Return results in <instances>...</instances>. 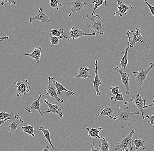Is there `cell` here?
I'll return each instance as SVG.
<instances>
[{"label": "cell", "instance_id": "2", "mask_svg": "<svg viewBox=\"0 0 154 151\" xmlns=\"http://www.w3.org/2000/svg\"><path fill=\"white\" fill-rule=\"evenodd\" d=\"M106 24L104 22V19L100 17L99 14L93 16L90 19L88 28L91 29L93 33H98L103 35L104 34Z\"/></svg>", "mask_w": 154, "mask_h": 151}, {"label": "cell", "instance_id": "15", "mask_svg": "<svg viewBox=\"0 0 154 151\" xmlns=\"http://www.w3.org/2000/svg\"><path fill=\"white\" fill-rule=\"evenodd\" d=\"M40 21L43 23L49 22L51 20L49 19V16H48L42 10V8H39L38 13L35 16L33 17H30L29 18L30 23H32L34 21Z\"/></svg>", "mask_w": 154, "mask_h": 151}, {"label": "cell", "instance_id": "39", "mask_svg": "<svg viewBox=\"0 0 154 151\" xmlns=\"http://www.w3.org/2000/svg\"><path fill=\"white\" fill-rule=\"evenodd\" d=\"M11 118H12L9 117L8 118H7L6 119H5V120L0 121V126H1L2 124H3L5 122H6L7 120H11Z\"/></svg>", "mask_w": 154, "mask_h": 151}, {"label": "cell", "instance_id": "29", "mask_svg": "<svg viewBox=\"0 0 154 151\" xmlns=\"http://www.w3.org/2000/svg\"><path fill=\"white\" fill-rule=\"evenodd\" d=\"M107 1L106 0H95L92 3L94 4V9L91 13V15H93L96 9H98L100 6L103 5L105 7L106 6Z\"/></svg>", "mask_w": 154, "mask_h": 151}, {"label": "cell", "instance_id": "7", "mask_svg": "<svg viewBox=\"0 0 154 151\" xmlns=\"http://www.w3.org/2000/svg\"><path fill=\"white\" fill-rule=\"evenodd\" d=\"M154 67V64L151 62L149 64V67L145 70L140 69L138 71H133L135 76V80L140 86H141L144 83V81L146 79L148 74L149 73L151 70Z\"/></svg>", "mask_w": 154, "mask_h": 151}, {"label": "cell", "instance_id": "30", "mask_svg": "<svg viewBox=\"0 0 154 151\" xmlns=\"http://www.w3.org/2000/svg\"><path fill=\"white\" fill-rule=\"evenodd\" d=\"M64 34V30L63 28H60L58 30L51 29L50 34L55 37H59L62 39L63 38V35Z\"/></svg>", "mask_w": 154, "mask_h": 151}, {"label": "cell", "instance_id": "12", "mask_svg": "<svg viewBox=\"0 0 154 151\" xmlns=\"http://www.w3.org/2000/svg\"><path fill=\"white\" fill-rule=\"evenodd\" d=\"M131 102L135 105L138 108L142 115V119H145V115L144 112V107L146 105L145 100L143 99L140 96L139 93L137 94L135 97H132Z\"/></svg>", "mask_w": 154, "mask_h": 151}, {"label": "cell", "instance_id": "28", "mask_svg": "<svg viewBox=\"0 0 154 151\" xmlns=\"http://www.w3.org/2000/svg\"><path fill=\"white\" fill-rule=\"evenodd\" d=\"M19 115L14 113L13 112L8 113L5 112H0V121L5 120L9 117L16 118L19 117Z\"/></svg>", "mask_w": 154, "mask_h": 151}, {"label": "cell", "instance_id": "25", "mask_svg": "<svg viewBox=\"0 0 154 151\" xmlns=\"http://www.w3.org/2000/svg\"><path fill=\"white\" fill-rule=\"evenodd\" d=\"M100 140L102 143L99 145V151H109L111 143L107 142L105 138L103 136H101Z\"/></svg>", "mask_w": 154, "mask_h": 151}, {"label": "cell", "instance_id": "19", "mask_svg": "<svg viewBox=\"0 0 154 151\" xmlns=\"http://www.w3.org/2000/svg\"><path fill=\"white\" fill-rule=\"evenodd\" d=\"M126 34H127V36H128V46H127V48H126L125 51L124 52L125 54H124V56L122 57V59H121V61H120V65L121 66V67L122 68L125 69L127 67V65L128 64V51L129 49L130 48V40L131 39V37L130 36V31H127Z\"/></svg>", "mask_w": 154, "mask_h": 151}, {"label": "cell", "instance_id": "23", "mask_svg": "<svg viewBox=\"0 0 154 151\" xmlns=\"http://www.w3.org/2000/svg\"><path fill=\"white\" fill-rule=\"evenodd\" d=\"M90 69L88 67L81 68L78 70V74L76 76H74L73 78H81L83 79H87V78L91 77V75L89 73Z\"/></svg>", "mask_w": 154, "mask_h": 151}, {"label": "cell", "instance_id": "31", "mask_svg": "<svg viewBox=\"0 0 154 151\" xmlns=\"http://www.w3.org/2000/svg\"><path fill=\"white\" fill-rule=\"evenodd\" d=\"M110 100H114L115 102H117V101H121L125 105H128L129 103L125 100L123 94L121 92L119 94H117L115 96L111 97Z\"/></svg>", "mask_w": 154, "mask_h": 151}, {"label": "cell", "instance_id": "1", "mask_svg": "<svg viewBox=\"0 0 154 151\" xmlns=\"http://www.w3.org/2000/svg\"><path fill=\"white\" fill-rule=\"evenodd\" d=\"M140 112H131V107H126L124 109L120 110L118 112L117 121L122 129L129 127L131 123L133 122V116L139 115Z\"/></svg>", "mask_w": 154, "mask_h": 151}, {"label": "cell", "instance_id": "5", "mask_svg": "<svg viewBox=\"0 0 154 151\" xmlns=\"http://www.w3.org/2000/svg\"><path fill=\"white\" fill-rule=\"evenodd\" d=\"M135 133L134 130H131L130 133L125 138L122 139L116 146H114L115 151L119 150L128 149L130 151H132L134 148L133 143L132 141L133 136Z\"/></svg>", "mask_w": 154, "mask_h": 151}, {"label": "cell", "instance_id": "42", "mask_svg": "<svg viewBox=\"0 0 154 151\" xmlns=\"http://www.w3.org/2000/svg\"><path fill=\"white\" fill-rule=\"evenodd\" d=\"M152 107H154V98L153 103H152V104H150V105H148V106H145L144 107V109H147V108Z\"/></svg>", "mask_w": 154, "mask_h": 151}, {"label": "cell", "instance_id": "36", "mask_svg": "<svg viewBox=\"0 0 154 151\" xmlns=\"http://www.w3.org/2000/svg\"><path fill=\"white\" fill-rule=\"evenodd\" d=\"M144 1L145 2V3H146L147 5L148 6V7H149V9H150V11H151L152 15L154 17V7L153 6L151 5V4H149V2H147V1H145H145Z\"/></svg>", "mask_w": 154, "mask_h": 151}, {"label": "cell", "instance_id": "21", "mask_svg": "<svg viewBox=\"0 0 154 151\" xmlns=\"http://www.w3.org/2000/svg\"><path fill=\"white\" fill-rule=\"evenodd\" d=\"M15 120L11 121L10 123L8 128H9L10 130V136H11L14 133L15 131L17 130L18 126L22 123H24V121L22 120V118L20 116L16 118Z\"/></svg>", "mask_w": 154, "mask_h": 151}, {"label": "cell", "instance_id": "8", "mask_svg": "<svg viewBox=\"0 0 154 151\" xmlns=\"http://www.w3.org/2000/svg\"><path fill=\"white\" fill-rule=\"evenodd\" d=\"M120 109V106L118 104L116 106H106L97 116H108L113 120H117V116L114 114V112L119 111Z\"/></svg>", "mask_w": 154, "mask_h": 151}, {"label": "cell", "instance_id": "26", "mask_svg": "<svg viewBox=\"0 0 154 151\" xmlns=\"http://www.w3.org/2000/svg\"><path fill=\"white\" fill-rule=\"evenodd\" d=\"M21 129L23 131L24 133L28 134L33 137H35L34 127L32 125H27L25 126H23L21 127Z\"/></svg>", "mask_w": 154, "mask_h": 151}, {"label": "cell", "instance_id": "20", "mask_svg": "<svg viewBox=\"0 0 154 151\" xmlns=\"http://www.w3.org/2000/svg\"><path fill=\"white\" fill-rule=\"evenodd\" d=\"M43 52V50L40 47H35L34 50L31 53L27 54V51L25 53V56H29L30 58L33 59L38 64L40 61V58L41 57V53Z\"/></svg>", "mask_w": 154, "mask_h": 151}, {"label": "cell", "instance_id": "22", "mask_svg": "<svg viewBox=\"0 0 154 151\" xmlns=\"http://www.w3.org/2000/svg\"><path fill=\"white\" fill-rule=\"evenodd\" d=\"M38 130L41 131V132H43V135L45 137V138H46L48 142H49V144H50L51 146L52 149L54 151H59V149L55 147L53 145L52 143L51 139V134H50V131L47 129H45L44 127H43V125L40 126V128L38 129Z\"/></svg>", "mask_w": 154, "mask_h": 151}, {"label": "cell", "instance_id": "16", "mask_svg": "<svg viewBox=\"0 0 154 151\" xmlns=\"http://www.w3.org/2000/svg\"><path fill=\"white\" fill-rule=\"evenodd\" d=\"M98 61L96 60L95 62V78L93 83V88L96 91V95L100 96L101 93L99 90V87L102 85V82L99 78V72L98 69Z\"/></svg>", "mask_w": 154, "mask_h": 151}, {"label": "cell", "instance_id": "40", "mask_svg": "<svg viewBox=\"0 0 154 151\" xmlns=\"http://www.w3.org/2000/svg\"><path fill=\"white\" fill-rule=\"evenodd\" d=\"M42 151H54L52 150H51L50 149V147H49V146H46V147H44L43 148V150Z\"/></svg>", "mask_w": 154, "mask_h": 151}, {"label": "cell", "instance_id": "3", "mask_svg": "<svg viewBox=\"0 0 154 151\" xmlns=\"http://www.w3.org/2000/svg\"><path fill=\"white\" fill-rule=\"evenodd\" d=\"M86 4L85 0H73L72 2L66 4L67 5L71 6V12L68 15V16L71 17L74 12H77L78 14L81 15L83 19L88 18V14L85 10V5Z\"/></svg>", "mask_w": 154, "mask_h": 151}, {"label": "cell", "instance_id": "10", "mask_svg": "<svg viewBox=\"0 0 154 151\" xmlns=\"http://www.w3.org/2000/svg\"><path fill=\"white\" fill-rule=\"evenodd\" d=\"M136 32H134L133 31H130V34H132V40L130 42V48L133 47L135 44L137 42H141L145 45L147 48L150 50V49L149 46L144 43V37L141 34V29L140 28H136Z\"/></svg>", "mask_w": 154, "mask_h": 151}, {"label": "cell", "instance_id": "44", "mask_svg": "<svg viewBox=\"0 0 154 151\" xmlns=\"http://www.w3.org/2000/svg\"></svg>", "mask_w": 154, "mask_h": 151}, {"label": "cell", "instance_id": "32", "mask_svg": "<svg viewBox=\"0 0 154 151\" xmlns=\"http://www.w3.org/2000/svg\"><path fill=\"white\" fill-rule=\"evenodd\" d=\"M49 36H50V40H51V48H52L53 46L58 45L62 41V39H60L59 37L53 36L51 34H49Z\"/></svg>", "mask_w": 154, "mask_h": 151}, {"label": "cell", "instance_id": "35", "mask_svg": "<svg viewBox=\"0 0 154 151\" xmlns=\"http://www.w3.org/2000/svg\"><path fill=\"white\" fill-rule=\"evenodd\" d=\"M145 117L149 119L148 123L150 124L151 126H154V114L153 115L150 116L149 115H145Z\"/></svg>", "mask_w": 154, "mask_h": 151}, {"label": "cell", "instance_id": "18", "mask_svg": "<svg viewBox=\"0 0 154 151\" xmlns=\"http://www.w3.org/2000/svg\"><path fill=\"white\" fill-rule=\"evenodd\" d=\"M117 3L118 5L117 7L118 10L114 13L115 16H116L117 14H118L120 17H122L123 15H127V12L128 10H132L133 7L132 6L125 5L120 1H117Z\"/></svg>", "mask_w": 154, "mask_h": 151}, {"label": "cell", "instance_id": "13", "mask_svg": "<svg viewBox=\"0 0 154 151\" xmlns=\"http://www.w3.org/2000/svg\"><path fill=\"white\" fill-rule=\"evenodd\" d=\"M43 102L46 103L49 107V109L48 110L46 111V112L52 113L54 114L57 115L60 117H63V112L59 106L56 104H51L47 99H44Z\"/></svg>", "mask_w": 154, "mask_h": 151}, {"label": "cell", "instance_id": "38", "mask_svg": "<svg viewBox=\"0 0 154 151\" xmlns=\"http://www.w3.org/2000/svg\"><path fill=\"white\" fill-rule=\"evenodd\" d=\"M3 37H1L0 36V43L1 42H3L4 41H7L9 39V37L8 36H6L5 34H3Z\"/></svg>", "mask_w": 154, "mask_h": 151}, {"label": "cell", "instance_id": "6", "mask_svg": "<svg viewBox=\"0 0 154 151\" xmlns=\"http://www.w3.org/2000/svg\"><path fill=\"white\" fill-rule=\"evenodd\" d=\"M13 83L17 86L16 96L17 97H22L30 91V83L25 78H23V80L22 82H18L17 80H15Z\"/></svg>", "mask_w": 154, "mask_h": 151}, {"label": "cell", "instance_id": "4", "mask_svg": "<svg viewBox=\"0 0 154 151\" xmlns=\"http://www.w3.org/2000/svg\"><path fill=\"white\" fill-rule=\"evenodd\" d=\"M96 33H85L84 31H82L78 28L77 27L73 26L69 31H67L66 33H64L63 35V38L67 40L68 42H70L71 39L74 40H76L79 38L85 36H96Z\"/></svg>", "mask_w": 154, "mask_h": 151}, {"label": "cell", "instance_id": "27", "mask_svg": "<svg viewBox=\"0 0 154 151\" xmlns=\"http://www.w3.org/2000/svg\"><path fill=\"white\" fill-rule=\"evenodd\" d=\"M133 143L135 145V149L136 150H138L140 148H141L142 150L144 151L145 149V146H144V141L141 138L136 139L135 140L132 139Z\"/></svg>", "mask_w": 154, "mask_h": 151}, {"label": "cell", "instance_id": "43", "mask_svg": "<svg viewBox=\"0 0 154 151\" xmlns=\"http://www.w3.org/2000/svg\"><path fill=\"white\" fill-rule=\"evenodd\" d=\"M120 151H130L129 150H128V149H126V150H120Z\"/></svg>", "mask_w": 154, "mask_h": 151}, {"label": "cell", "instance_id": "37", "mask_svg": "<svg viewBox=\"0 0 154 151\" xmlns=\"http://www.w3.org/2000/svg\"><path fill=\"white\" fill-rule=\"evenodd\" d=\"M7 3H8V4L9 5H11V4H14V5H15L16 4V2L15 1H14L13 0H11V1H2V2H1V4L3 6L5 4Z\"/></svg>", "mask_w": 154, "mask_h": 151}, {"label": "cell", "instance_id": "17", "mask_svg": "<svg viewBox=\"0 0 154 151\" xmlns=\"http://www.w3.org/2000/svg\"><path fill=\"white\" fill-rule=\"evenodd\" d=\"M48 78H50L51 80V82L53 83V85H54L56 89H57V93L59 95H60L61 92L62 91H65L67 92V94H68V96H69V94H71L72 95H74L75 94V93L72 91V89L69 90L67 89L65 87H64L62 84H60V83L57 82L55 80L54 78H53V77H51V76H49Z\"/></svg>", "mask_w": 154, "mask_h": 151}, {"label": "cell", "instance_id": "34", "mask_svg": "<svg viewBox=\"0 0 154 151\" xmlns=\"http://www.w3.org/2000/svg\"><path fill=\"white\" fill-rule=\"evenodd\" d=\"M109 89H110L112 94H114L115 96L121 92H120V89H119V87L118 86H116V87L111 86Z\"/></svg>", "mask_w": 154, "mask_h": 151}, {"label": "cell", "instance_id": "11", "mask_svg": "<svg viewBox=\"0 0 154 151\" xmlns=\"http://www.w3.org/2000/svg\"><path fill=\"white\" fill-rule=\"evenodd\" d=\"M48 78V86L47 87L45 88L46 91H47V94L46 95H49L50 97L54 98L57 102L60 104H62L64 103V101L63 99L60 98L58 96L57 91L55 87L53 85V83L51 82L50 78Z\"/></svg>", "mask_w": 154, "mask_h": 151}, {"label": "cell", "instance_id": "41", "mask_svg": "<svg viewBox=\"0 0 154 151\" xmlns=\"http://www.w3.org/2000/svg\"><path fill=\"white\" fill-rule=\"evenodd\" d=\"M95 145V143H94V141L93 140V144H92V147L90 151H99V149H96L94 148V146Z\"/></svg>", "mask_w": 154, "mask_h": 151}, {"label": "cell", "instance_id": "14", "mask_svg": "<svg viewBox=\"0 0 154 151\" xmlns=\"http://www.w3.org/2000/svg\"><path fill=\"white\" fill-rule=\"evenodd\" d=\"M42 94H40L38 99L36 100H34L32 104L30 106H28L27 107L25 108V110L27 112L31 113L33 110H36L38 111L39 114L41 115H43L45 112H42L41 110V103L40 100L42 97Z\"/></svg>", "mask_w": 154, "mask_h": 151}, {"label": "cell", "instance_id": "24", "mask_svg": "<svg viewBox=\"0 0 154 151\" xmlns=\"http://www.w3.org/2000/svg\"><path fill=\"white\" fill-rule=\"evenodd\" d=\"M88 133V135L91 137L94 138H98V139H101V137L100 136V133L101 131L103 129L102 127L97 128H89L88 127H87L86 128Z\"/></svg>", "mask_w": 154, "mask_h": 151}, {"label": "cell", "instance_id": "9", "mask_svg": "<svg viewBox=\"0 0 154 151\" xmlns=\"http://www.w3.org/2000/svg\"><path fill=\"white\" fill-rule=\"evenodd\" d=\"M117 72H119L120 74L121 82L125 86V93L127 95H129L131 92L130 89V76L131 75L122 71L118 67H116L114 70V73Z\"/></svg>", "mask_w": 154, "mask_h": 151}, {"label": "cell", "instance_id": "33", "mask_svg": "<svg viewBox=\"0 0 154 151\" xmlns=\"http://www.w3.org/2000/svg\"><path fill=\"white\" fill-rule=\"evenodd\" d=\"M50 5L52 8L55 10H58L60 7H62L63 6L62 4L58 3L57 0H51Z\"/></svg>", "mask_w": 154, "mask_h": 151}]
</instances>
